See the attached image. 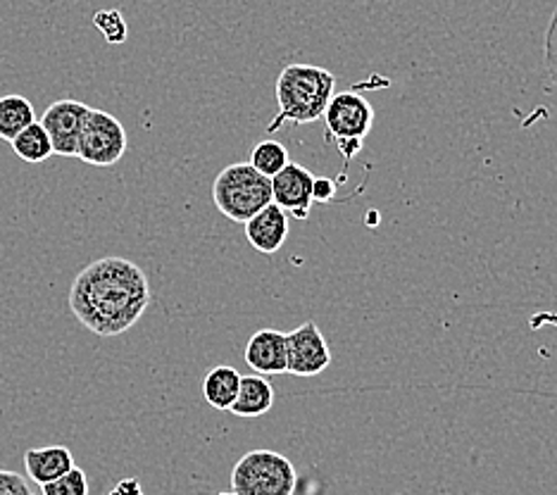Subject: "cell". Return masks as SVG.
<instances>
[{"mask_svg":"<svg viewBox=\"0 0 557 495\" xmlns=\"http://www.w3.org/2000/svg\"><path fill=\"white\" fill-rule=\"evenodd\" d=\"M150 305L146 272L132 260L100 258L74 276L70 310L96 336H120L141 320Z\"/></svg>","mask_w":557,"mask_h":495,"instance_id":"obj_1","label":"cell"},{"mask_svg":"<svg viewBox=\"0 0 557 495\" xmlns=\"http://www.w3.org/2000/svg\"><path fill=\"white\" fill-rule=\"evenodd\" d=\"M336 94V76L314 65H288L276 79V120L268 134L282 129L284 124H314L324 117L329 100Z\"/></svg>","mask_w":557,"mask_h":495,"instance_id":"obj_2","label":"cell"},{"mask_svg":"<svg viewBox=\"0 0 557 495\" xmlns=\"http://www.w3.org/2000/svg\"><path fill=\"white\" fill-rule=\"evenodd\" d=\"M212 200L226 220L246 224L272 202V180L262 176L250 162L230 164L212 184Z\"/></svg>","mask_w":557,"mask_h":495,"instance_id":"obj_3","label":"cell"},{"mask_svg":"<svg viewBox=\"0 0 557 495\" xmlns=\"http://www.w3.org/2000/svg\"><path fill=\"white\" fill-rule=\"evenodd\" d=\"M296 467L274 450H250L232 469L234 495H294Z\"/></svg>","mask_w":557,"mask_h":495,"instance_id":"obj_4","label":"cell"},{"mask_svg":"<svg viewBox=\"0 0 557 495\" xmlns=\"http://www.w3.org/2000/svg\"><path fill=\"white\" fill-rule=\"evenodd\" d=\"M126 146H129V138L115 114L94 108L88 110L77 144L79 160L94 168H112L124 158Z\"/></svg>","mask_w":557,"mask_h":495,"instance_id":"obj_5","label":"cell"},{"mask_svg":"<svg viewBox=\"0 0 557 495\" xmlns=\"http://www.w3.org/2000/svg\"><path fill=\"white\" fill-rule=\"evenodd\" d=\"M326 138L338 141H364L367 134L372 132L374 108L358 91H341L334 94L324 110Z\"/></svg>","mask_w":557,"mask_h":495,"instance_id":"obj_6","label":"cell"},{"mask_svg":"<svg viewBox=\"0 0 557 495\" xmlns=\"http://www.w3.org/2000/svg\"><path fill=\"white\" fill-rule=\"evenodd\" d=\"M332 364V350L320 326L314 322L300 324L286 334V372L294 376H318Z\"/></svg>","mask_w":557,"mask_h":495,"instance_id":"obj_7","label":"cell"},{"mask_svg":"<svg viewBox=\"0 0 557 495\" xmlns=\"http://www.w3.org/2000/svg\"><path fill=\"white\" fill-rule=\"evenodd\" d=\"M88 106L79 103V100H55L53 106H48L41 126L46 134L50 136V144H53V152L62 158H77V144H79V134L84 120L88 114Z\"/></svg>","mask_w":557,"mask_h":495,"instance_id":"obj_8","label":"cell"},{"mask_svg":"<svg viewBox=\"0 0 557 495\" xmlns=\"http://www.w3.org/2000/svg\"><path fill=\"white\" fill-rule=\"evenodd\" d=\"M314 176L302 164L288 162L286 168L272 176V202L296 220H308L312 208Z\"/></svg>","mask_w":557,"mask_h":495,"instance_id":"obj_9","label":"cell"},{"mask_svg":"<svg viewBox=\"0 0 557 495\" xmlns=\"http://www.w3.org/2000/svg\"><path fill=\"white\" fill-rule=\"evenodd\" d=\"M248 244L264 256H274L284 248L288 238V214L270 202L268 208L260 210L256 218L246 222Z\"/></svg>","mask_w":557,"mask_h":495,"instance_id":"obj_10","label":"cell"},{"mask_svg":"<svg viewBox=\"0 0 557 495\" xmlns=\"http://www.w3.org/2000/svg\"><path fill=\"white\" fill-rule=\"evenodd\" d=\"M246 364L260 376L286 372V334L276 329H260L246 346Z\"/></svg>","mask_w":557,"mask_h":495,"instance_id":"obj_11","label":"cell"},{"mask_svg":"<svg viewBox=\"0 0 557 495\" xmlns=\"http://www.w3.org/2000/svg\"><path fill=\"white\" fill-rule=\"evenodd\" d=\"M74 467L72 450L65 446H46V448H32L24 455V469H27V477L36 484L44 486L50 481L60 479L67 474Z\"/></svg>","mask_w":557,"mask_h":495,"instance_id":"obj_12","label":"cell"},{"mask_svg":"<svg viewBox=\"0 0 557 495\" xmlns=\"http://www.w3.org/2000/svg\"><path fill=\"white\" fill-rule=\"evenodd\" d=\"M274 405V388L264 376L260 374H250V376H240V386H238V396L232 405V410L240 419H258L262 414H268Z\"/></svg>","mask_w":557,"mask_h":495,"instance_id":"obj_13","label":"cell"},{"mask_svg":"<svg viewBox=\"0 0 557 495\" xmlns=\"http://www.w3.org/2000/svg\"><path fill=\"white\" fill-rule=\"evenodd\" d=\"M240 374L236 367L220 364L212 367V370L202 379V396H206L208 405L214 410H232V405L238 396L240 386Z\"/></svg>","mask_w":557,"mask_h":495,"instance_id":"obj_14","label":"cell"},{"mask_svg":"<svg viewBox=\"0 0 557 495\" xmlns=\"http://www.w3.org/2000/svg\"><path fill=\"white\" fill-rule=\"evenodd\" d=\"M36 122L34 106L24 96L10 94L0 98V138L12 141L17 134Z\"/></svg>","mask_w":557,"mask_h":495,"instance_id":"obj_15","label":"cell"},{"mask_svg":"<svg viewBox=\"0 0 557 495\" xmlns=\"http://www.w3.org/2000/svg\"><path fill=\"white\" fill-rule=\"evenodd\" d=\"M12 150L17 152V158L24 162H32V164H41L46 162L50 156H55L53 152V144H50V136L46 134V129L41 126V122H34L29 124L27 129L22 134H17L12 138Z\"/></svg>","mask_w":557,"mask_h":495,"instance_id":"obj_16","label":"cell"},{"mask_svg":"<svg viewBox=\"0 0 557 495\" xmlns=\"http://www.w3.org/2000/svg\"><path fill=\"white\" fill-rule=\"evenodd\" d=\"M248 162H250L252 168H256L262 176H268V180H272V176L282 172L290 160H288L286 146L274 141V138H264V141H260L258 146H252L250 160H248Z\"/></svg>","mask_w":557,"mask_h":495,"instance_id":"obj_17","label":"cell"},{"mask_svg":"<svg viewBox=\"0 0 557 495\" xmlns=\"http://www.w3.org/2000/svg\"><path fill=\"white\" fill-rule=\"evenodd\" d=\"M44 495H88V477L84 469L74 465L67 474L41 486Z\"/></svg>","mask_w":557,"mask_h":495,"instance_id":"obj_18","label":"cell"},{"mask_svg":"<svg viewBox=\"0 0 557 495\" xmlns=\"http://www.w3.org/2000/svg\"><path fill=\"white\" fill-rule=\"evenodd\" d=\"M94 24L98 27V32L106 36L108 44H124L126 41V22L122 17V12L117 10H100L94 15Z\"/></svg>","mask_w":557,"mask_h":495,"instance_id":"obj_19","label":"cell"},{"mask_svg":"<svg viewBox=\"0 0 557 495\" xmlns=\"http://www.w3.org/2000/svg\"><path fill=\"white\" fill-rule=\"evenodd\" d=\"M543 67H546L548 79L557 91V8L548 22L546 38H543Z\"/></svg>","mask_w":557,"mask_h":495,"instance_id":"obj_20","label":"cell"},{"mask_svg":"<svg viewBox=\"0 0 557 495\" xmlns=\"http://www.w3.org/2000/svg\"><path fill=\"white\" fill-rule=\"evenodd\" d=\"M0 495H34V491L17 472L0 469Z\"/></svg>","mask_w":557,"mask_h":495,"instance_id":"obj_21","label":"cell"},{"mask_svg":"<svg viewBox=\"0 0 557 495\" xmlns=\"http://www.w3.org/2000/svg\"><path fill=\"white\" fill-rule=\"evenodd\" d=\"M334 196H336V184L332 182V180H314V184H312V200L314 202H329V200H334Z\"/></svg>","mask_w":557,"mask_h":495,"instance_id":"obj_22","label":"cell"},{"mask_svg":"<svg viewBox=\"0 0 557 495\" xmlns=\"http://www.w3.org/2000/svg\"><path fill=\"white\" fill-rule=\"evenodd\" d=\"M108 495H144V488H141V484H138L136 479L129 477V479L117 481V484L112 486V491Z\"/></svg>","mask_w":557,"mask_h":495,"instance_id":"obj_23","label":"cell"},{"mask_svg":"<svg viewBox=\"0 0 557 495\" xmlns=\"http://www.w3.org/2000/svg\"><path fill=\"white\" fill-rule=\"evenodd\" d=\"M362 144H364V141H338L336 148L341 150V156H344V160L350 162V160L356 158L358 152L362 150Z\"/></svg>","mask_w":557,"mask_h":495,"instance_id":"obj_24","label":"cell"},{"mask_svg":"<svg viewBox=\"0 0 557 495\" xmlns=\"http://www.w3.org/2000/svg\"><path fill=\"white\" fill-rule=\"evenodd\" d=\"M220 495H234V493H220Z\"/></svg>","mask_w":557,"mask_h":495,"instance_id":"obj_25","label":"cell"}]
</instances>
